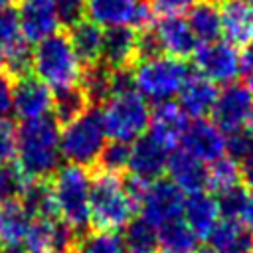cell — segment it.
<instances>
[{
  "instance_id": "3957f363",
  "label": "cell",
  "mask_w": 253,
  "mask_h": 253,
  "mask_svg": "<svg viewBox=\"0 0 253 253\" xmlns=\"http://www.w3.org/2000/svg\"><path fill=\"white\" fill-rule=\"evenodd\" d=\"M32 69L36 77L53 91L79 85L83 75V63L75 53L69 36L57 32L36 43V49L32 51Z\"/></svg>"
},
{
  "instance_id": "db71d44e",
  "label": "cell",
  "mask_w": 253,
  "mask_h": 253,
  "mask_svg": "<svg viewBox=\"0 0 253 253\" xmlns=\"http://www.w3.org/2000/svg\"><path fill=\"white\" fill-rule=\"evenodd\" d=\"M249 253H253V249H251V251H249Z\"/></svg>"
},
{
  "instance_id": "7c38bea8",
  "label": "cell",
  "mask_w": 253,
  "mask_h": 253,
  "mask_svg": "<svg viewBox=\"0 0 253 253\" xmlns=\"http://www.w3.org/2000/svg\"><path fill=\"white\" fill-rule=\"evenodd\" d=\"M253 111V91L241 83H229L219 93L211 107V123L221 132H231L247 126Z\"/></svg>"
},
{
  "instance_id": "11a10c76",
  "label": "cell",
  "mask_w": 253,
  "mask_h": 253,
  "mask_svg": "<svg viewBox=\"0 0 253 253\" xmlns=\"http://www.w3.org/2000/svg\"><path fill=\"white\" fill-rule=\"evenodd\" d=\"M0 247H2V245H0Z\"/></svg>"
},
{
  "instance_id": "d6986e66",
  "label": "cell",
  "mask_w": 253,
  "mask_h": 253,
  "mask_svg": "<svg viewBox=\"0 0 253 253\" xmlns=\"http://www.w3.org/2000/svg\"><path fill=\"white\" fill-rule=\"evenodd\" d=\"M188 117L186 113L178 107V103L172 101H164L154 105V109L150 111V121H148V134L152 138H156L160 144H164L168 150H174L186 128H188Z\"/></svg>"
},
{
  "instance_id": "f35d334b",
  "label": "cell",
  "mask_w": 253,
  "mask_h": 253,
  "mask_svg": "<svg viewBox=\"0 0 253 253\" xmlns=\"http://www.w3.org/2000/svg\"><path fill=\"white\" fill-rule=\"evenodd\" d=\"M249 152H253V128L249 125L225 134V156L239 162Z\"/></svg>"
},
{
  "instance_id": "7bdbcfd3",
  "label": "cell",
  "mask_w": 253,
  "mask_h": 253,
  "mask_svg": "<svg viewBox=\"0 0 253 253\" xmlns=\"http://www.w3.org/2000/svg\"><path fill=\"white\" fill-rule=\"evenodd\" d=\"M12 93H14V83L12 77L6 71H0V123H8L12 111Z\"/></svg>"
},
{
  "instance_id": "e0dca14e",
  "label": "cell",
  "mask_w": 253,
  "mask_h": 253,
  "mask_svg": "<svg viewBox=\"0 0 253 253\" xmlns=\"http://www.w3.org/2000/svg\"><path fill=\"white\" fill-rule=\"evenodd\" d=\"M53 93L34 75L16 77L14 93H12V111L22 121H32L45 117L51 111Z\"/></svg>"
},
{
  "instance_id": "d590c367",
  "label": "cell",
  "mask_w": 253,
  "mask_h": 253,
  "mask_svg": "<svg viewBox=\"0 0 253 253\" xmlns=\"http://www.w3.org/2000/svg\"><path fill=\"white\" fill-rule=\"evenodd\" d=\"M128 150H130V144L126 142H119V140L107 142L95 162L99 164V172L121 174L128 164Z\"/></svg>"
},
{
  "instance_id": "5b68a950",
  "label": "cell",
  "mask_w": 253,
  "mask_h": 253,
  "mask_svg": "<svg viewBox=\"0 0 253 253\" xmlns=\"http://www.w3.org/2000/svg\"><path fill=\"white\" fill-rule=\"evenodd\" d=\"M188 75L190 69L182 59L164 53L138 57L130 69L134 91L154 105L176 97Z\"/></svg>"
},
{
  "instance_id": "681fc988",
  "label": "cell",
  "mask_w": 253,
  "mask_h": 253,
  "mask_svg": "<svg viewBox=\"0 0 253 253\" xmlns=\"http://www.w3.org/2000/svg\"><path fill=\"white\" fill-rule=\"evenodd\" d=\"M194 253H215V251H211L210 247H198Z\"/></svg>"
},
{
  "instance_id": "ee69618b",
  "label": "cell",
  "mask_w": 253,
  "mask_h": 253,
  "mask_svg": "<svg viewBox=\"0 0 253 253\" xmlns=\"http://www.w3.org/2000/svg\"><path fill=\"white\" fill-rule=\"evenodd\" d=\"M239 75L243 79V85L253 91V40L245 43V49L239 55Z\"/></svg>"
},
{
  "instance_id": "f5cc1de1",
  "label": "cell",
  "mask_w": 253,
  "mask_h": 253,
  "mask_svg": "<svg viewBox=\"0 0 253 253\" xmlns=\"http://www.w3.org/2000/svg\"><path fill=\"white\" fill-rule=\"evenodd\" d=\"M140 253H156V251H140Z\"/></svg>"
},
{
  "instance_id": "1f68e13d",
  "label": "cell",
  "mask_w": 253,
  "mask_h": 253,
  "mask_svg": "<svg viewBox=\"0 0 253 253\" xmlns=\"http://www.w3.org/2000/svg\"><path fill=\"white\" fill-rule=\"evenodd\" d=\"M89 107V101L83 93V89L79 85L75 87H67V89H59L53 93V101H51V111H53V119L57 123H69L71 119L79 117L85 109Z\"/></svg>"
},
{
  "instance_id": "603a6c76",
  "label": "cell",
  "mask_w": 253,
  "mask_h": 253,
  "mask_svg": "<svg viewBox=\"0 0 253 253\" xmlns=\"http://www.w3.org/2000/svg\"><path fill=\"white\" fill-rule=\"evenodd\" d=\"M217 87L200 73H190L178 93V107L192 119H204L211 113L217 99Z\"/></svg>"
},
{
  "instance_id": "7402d4cb",
  "label": "cell",
  "mask_w": 253,
  "mask_h": 253,
  "mask_svg": "<svg viewBox=\"0 0 253 253\" xmlns=\"http://www.w3.org/2000/svg\"><path fill=\"white\" fill-rule=\"evenodd\" d=\"M221 219L215 196L208 194L206 190L188 194L184 198L182 208V221L190 227V231L198 239H208L210 231L215 227V223Z\"/></svg>"
},
{
  "instance_id": "8fae6325",
  "label": "cell",
  "mask_w": 253,
  "mask_h": 253,
  "mask_svg": "<svg viewBox=\"0 0 253 253\" xmlns=\"http://www.w3.org/2000/svg\"><path fill=\"white\" fill-rule=\"evenodd\" d=\"M0 65L6 67L10 77L28 75L32 69V51L12 8L0 10Z\"/></svg>"
},
{
  "instance_id": "816d5d0a",
  "label": "cell",
  "mask_w": 253,
  "mask_h": 253,
  "mask_svg": "<svg viewBox=\"0 0 253 253\" xmlns=\"http://www.w3.org/2000/svg\"><path fill=\"white\" fill-rule=\"evenodd\" d=\"M245 2H247V4L251 6V10H253V0H245Z\"/></svg>"
},
{
  "instance_id": "7a4b0ae2",
  "label": "cell",
  "mask_w": 253,
  "mask_h": 253,
  "mask_svg": "<svg viewBox=\"0 0 253 253\" xmlns=\"http://www.w3.org/2000/svg\"><path fill=\"white\" fill-rule=\"evenodd\" d=\"M136 204L119 174L99 172L91 178L89 225L103 231H119L132 219Z\"/></svg>"
},
{
  "instance_id": "8d00e7d4",
  "label": "cell",
  "mask_w": 253,
  "mask_h": 253,
  "mask_svg": "<svg viewBox=\"0 0 253 253\" xmlns=\"http://www.w3.org/2000/svg\"><path fill=\"white\" fill-rule=\"evenodd\" d=\"M215 202H217V210H219L221 217L239 219L241 213H243L245 202H247V190L237 184V186H233V188H229L225 192H219L215 196Z\"/></svg>"
},
{
  "instance_id": "836d02e7",
  "label": "cell",
  "mask_w": 253,
  "mask_h": 253,
  "mask_svg": "<svg viewBox=\"0 0 253 253\" xmlns=\"http://www.w3.org/2000/svg\"><path fill=\"white\" fill-rule=\"evenodd\" d=\"M123 241H125V247L130 249V253L154 251L156 241H158V231L154 225H150L142 217H136L125 225Z\"/></svg>"
},
{
  "instance_id": "f6af8a7d",
  "label": "cell",
  "mask_w": 253,
  "mask_h": 253,
  "mask_svg": "<svg viewBox=\"0 0 253 253\" xmlns=\"http://www.w3.org/2000/svg\"><path fill=\"white\" fill-rule=\"evenodd\" d=\"M237 166H239V180L253 190V152H249L243 160H239Z\"/></svg>"
},
{
  "instance_id": "52a82bcc",
  "label": "cell",
  "mask_w": 253,
  "mask_h": 253,
  "mask_svg": "<svg viewBox=\"0 0 253 253\" xmlns=\"http://www.w3.org/2000/svg\"><path fill=\"white\" fill-rule=\"evenodd\" d=\"M101 113L95 107H87L79 117L71 119L59 130V150L67 164L91 166L97 162L103 146L107 144Z\"/></svg>"
},
{
  "instance_id": "4dcf8cb0",
  "label": "cell",
  "mask_w": 253,
  "mask_h": 253,
  "mask_svg": "<svg viewBox=\"0 0 253 253\" xmlns=\"http://www.w3.org/2000/svg\"><path fill=\"white\" fill-rule=\"evenodd\" d=\"M125 249L126 247L123 235H119L117 231L95 229L83 233L69 253H125Z\"/></svg>"
},
{
  "instance_id": "f907efd6",
  "label": "cell",
  "mask_w": 253,
  "mask_h": 253,
  "mask_svg": "<svg viewBox=\"0 0 253 253\" xmlns=\"http://www.w3.org/2000/svg\"><path fill=\"white\" fill-rule=\"evenodd\" d=\"M251 128H253V111H251V117H249V123H247Z\"/></svg>"
},
{
  "instance_id": "ba28073f",
  "label": "cell",
  "mask_w": 253,
  "mask_h": 253,
  "mask_svg": "<svg viewBox=\"0 0 253 253\" xmlns=\"http://www.w3.org/2000/svg\"><path fill=\"white\" fill-rule=\"evenodd\" d=\"M184 198L186 196L170 180L158 178L144 184L136 202V211H140L144 221L158 229L164 223L182 219Z\"/></svg>"
},
{
  "instance_id": "277c9868",
  "label": "cell",
  "mask_w": 253,
  "mask_h": 253,
  "mask_svg": "<svg viewBox=\"0 0 253 253\" xmlns=\"http://www.w3.org/2000/svg\"><path fill=\"white\" fill-rule=\"evenodd\" d=\"M49 190H51L55 215L63 219L77 233L85 231L89 225V196H91V176L87 168L77 164L59 166L51 174Z\"/></svg>"
},
{
  "instance_id": "e575fe53",
  "label": "cell",
  "mask_w": 253,
  "mask_h": 253,
  "mask_svg": "<svg viewBox=\"0 0 253 253\" xmlns=\"http://www.w3.org/2000/svg\"><path fill=\"white\" fill-rule=\"evenodd\" d=\"M239 184V166L229 156H221L208 166V188L215 194L225 192Z\"/></svg>"
},
{
  "instance_id": "60d3db41",
  "label": "cell",
  "mask_w": 253,
  "mask_h": 253,
  "mask_svg": "<svg viewBox=\"0 0 253 253\" xmlns=\"http://www.w3.org/2000/svg\"><path fill=\"white\" fill-rule=\"evenodd\" d=\"M200 0H150V12L160 18H174L190 12Z\"/></svg>"
},
{
  "instance_id": "8992f818",
  "label": "cell",
  "mask_w": 253,
  "mask_h": 253,
  "mask_svg": "<svg viewBox=\"0 0 253 253\" xmlns=\"http://www.w3.org/2000/svg\"><path fill=\"white\" fill-rule=\"evenodd\" d=\"M99 113L107 138L126 144L140 138L150 121L148 101L134 89L111 93L103 101V109Z\"/></svg>"
},
{
  "instance_id": "ac0fdd59",
  "label": "cell",
  "mask_w": 253,
  "mask_h": 253,
  "mask_svg": "<svg viewBox=\"0 0 253 253\" xmlns=\"http://www.w3.org/2000/svg\"><path fill=\"white\" fill-rule=\"evenodd\" d=\"M180 144L182 150H186L204 164L225 156V134L206 117L194 119V123L188 125Z\"/></svg>"
},
{
  "instance_id": "484cf974",
  "label": "cell",
  "mask_w": 253,
  "mask_h": 253,
  "mask_svg": "<svg viewBox=\"0 0 253 253\" xmlns=\"http://www.w3.org/2000/svg\"><path fill=\"white\" fill-rule=\"evenodd\" d=\"M34 217L20 204V200L0 204V245L24 243Z\"/></svg>"
},
{
  "instance_id": "74e56055",
  "label": "cell",
  "mask_w": 253,
  "mask_h": 253,
  "mask_svg": "<svg viewBox=\"0 0 253 253\" xmlns=\"http://www.w3.org/2000/svg\"><path fill=\"white\" fill-rule=\"evenodd\" d=\"M26 176L20 172V168L16 164H0V204L2 202H12L18 200L24 184H26Z\"/></svg>"
},
{
  "instance_id": "30bf717a",
  "label": "cell",
  "mask_w": 253,
  "mask_h": 253,
  "mask_svg": "<svg viewBox=\"0 0 253 253\" xmlns=\"http://www.w3.org/2000/svg\"><path fill=\"white\" fill-rule=\"evenodd\" d=\"M194 63L200 75L213 85H229L239 75V53L235 45L225 40H215L196 47Z\"/></svg>"
},
{
  "instance_id": "f1b7e54d",
  "label": "cell",
  "mask_w": 253,
  "mask_h": 253,
  "mask_svg": "<svg viewBox=\"0 0 253 253\" xmlns=\"http://www.w3.org/2000/svg\"><path fill=\"white\" fill-rule=\"evenodd\" d=\"M158 241L160 253H194L198 249V237L190 231V227L182 221H170L160 225L158 229Z\"/></svg>"
},
{
  "instance_id": "2e32d148",
  "label": "cell",
  "mask_w": 253,
  "mask_h": 253,
  "mask_svg": "<svg viewBox=\"0 0 253 253\" xmlns=\"http://www.w3.org/2000/svg\"><path fill=\"white\" fill-rule=\"evenodd\" d=\"M18 24L28 43H38L53 36L59 28V18L53 0H20Z\"/></svg>"
},
{
  "instance_id": "7dc6e473",
  "label": "cell",
  "mask_w": 253,
  "mask_h": 253,
  "mask_svg": "<svg viewBox=\"0 0 253 253\" xmlns=\"http://www.w3.org/2000/svg\"><path fill=\"white\" fill-rule=\"evenodd\" d=\"M0 253H30V251L24 247V243H16V245H2Z\"/></svg>"
},
{
  "instance_id": "bcb514c9",
  "label": "cell",
  "mask_w": 253,
  "mask_h": 253,
  "mask_svg": "<svg viewBox=\"0 0 253 253\" xmlns=\"http://www.w3.org/2000/svg\"><path fill=\"white\" fill-rule=\"evenodd\" d=\"M239 221L245 225V229L253 235V192L247 194V202H245V208H243V213L239 217Z\"/></svg>"
},
{
  "instance_id": "f546056e",
  "label": "cell",
  "mask_w": 253,
  "mask_h": 253,
  "mask_svg": "<svg viewBox=\"0 0 253 253\" xmlns=\"http://www.w3.org/2000/svg\"><path fill=\"white\" fill-rule=\"evenodd\" d=\"M20 204L28 210V213L36 217H53V200L47 180H26L24 190L20 194Z\"/></svg>"
},
{
  "instance_id": "5bb4252c",
  "label": "cell",
  "mask_w": 253,
  "mask_h": 253,
  "mask_svg": "<svg viewBox=\"0 0 253 253\" xmlns=\"http://www.w3.org/2000/svg\"><path fill=\"white\" fill-rule=\"evenodd\" d=\"M152 43L156 53H164L176 59H186L190 55H194L198 42L188 26L186 20H182L180 16L174 18H160L154 26H148Z\"/></svg>"
},
{
  "instance_id": "9a60e30c",
  "label": "cell",
  "mask_w": 253,
  "mask_h": 253,
  "mask_svg": "<svg viewBox=\"0 0 253 253\" xmlns=\"http://www.w3.org/2000/svg\"><path fill=\"white\" fill-rule=\"evenodd\" d=\"M172 150H168L164 144H160L150 134H142L134 142H130L128 150V164L126 170L130 172V178L152 182L162 176L168 164V156Z\"/></svg>"
},
{
  "instance_id": "ffe728a7",
  "label": "cell",
  "mask_w": 253,
  "mask_h": 253,
  "mask_svg": "<svg viewBox=\"0 0 253 253\" xmlns=\"http://www.w3.org/2000/svg\"><path fill=\"white\" fill-rule=\"evenodd\" d=\"M166 172L170 182L186 196L202 192L208 186V166L182 148L170 152Z\"/></svg>"
},
{
  "instance_id": "4316f807",
  "label": "cell",
  "mask_w": 253,
  "mask_h": 253,
  "mask_svg": "<svg viewBox=\"0 0 253 253\" xmlns=\"http://www.w3.org/2000/svg\"><path fill=\"white\" fill-rule=\"evenodd\" d=\"M188 26L198 43H210L219 40L221 22H219V6L213 0H200L188 12Z\"/></svg>"
},
{
  "instance_id": "83f0119b",
  "label": "cell",
  "mask_w": 253,
  "mask_h": 253,
  "mask_svg": "<svg viewBox=\"0 0 253 253\" xmlns=\"http://www.w3.org/2000/svg\"><path fill=\"white\" fill-rule=\"evenodd\" d=\"M69 42L79 55L81 63L85 65H95L101 61V51H103V30L89 22L83 20L77 26L69 28Z\"/></svg>"
},
{
  "instance_id": "d4e9b609",
  "label": "cell",
  "mask_w": 253,
  "mask_h": 253,
  "mask_svg": "<svg viewBox=\"0 0 253 253\" xmlns=\"http://www.w3.org/2000/svg\"><path fill=\"white\" fill-rule=\"evenodd\" d=\"M208 243L215 253H249L253 249V235L239 219L221 217L210 231Z\"/></svg>"
},
{
  "instance_id": "4fadbf2b",
  "label": "cell",
  "mask_w": 253,
  "mask_h": 253,
  "mask_svg": "<svg viewBox=\"0 0 253 253\" xmlns=\"http://www.w3.org/2000/svg\"><path fill=\"white\" fill-rule=\"evenodd\" d=\"M77 241V231L59 217H36L24 239L30 253H69Z\"/></svg>"
},
{
  "instance_id": "b9f144b4",
  "label": "cell",
  "mask_w": 253,
  "mask_h": 253,
  "mask_svg": "<svg viewBox=\"0 0 253 253\" xmlns=\"http://www.w3.org/2000/svg\"><path fill=\"white\" fill-rule=\"evenodd\" d=\"M16 156V130L8 123H0V164H10Z\"/></svg>"
},
{
  "instance_id": "6da1fadb",
  "label": "cell",
  "mask_w": 253,
  "mask_h": 253,
  "mask_svg": "<svg viewBox=\"0 0 253 253\" xmlns=\"http://www.w3.org/2000/svg\"><path fill=\"white\" fill-rule=\"evenodd\" d=\"M14 160L28 180H47L61 160L59 123L49 115L22 121L16 130Z\"/></svg>"
},
{
  "instance_id": "d6a6232c",
  "label": "cell",
  "mask_w": 253,
  "mask_h": 253,
  "mask_svg": "<svg viewBox=\"0 0 253 253\" xmlns=\"http://www.w3.org/2000/svg\"><path fill=\"white\" fill-rule=\"evenodd\" d=\"M111 71L113 69H109L101 61L83 69L79 87L83 89L89 103H101L111 95Z\"/></svg>"
},
{
  "instance_id": "ab89813d",
  "label": "cell",
  "mask_w": 253,
  "mask_h": 253,
  "mask_svg": "<svg viewBox=\"0 0 253 253\" xmlns=\"http://www.w3.org/2000/svg\"><path fill=\"white\" fill-rule=\"evenodd\" d=\"M53 2L61 26L73 28L85 20V12H87L85 0H53Z\"/></svg>"
},
{
  "instance_id": "44dd1931",
  "label": "cell",
  "mask_w": 253,
  "mask_h": 253,
  "mask_svg": "<svg viewBox=\"0 0 253 253\" xmlns=\"http://www.w3.org/2000/svg\"><path fill=\"white\" fill-rule=\"evenodd\" d=\"M138 57V32L132 28H109L103 32L101 63L109 69H125Z\"/></svg>"
},
{
  "instance_id": "cb8c5ba5",
  "label": "cell",
  "mask_w": 253,
  "mask_h": 253,
  "mask_svg": "<svg viewBox=\"0 0 253 253\" xmlns=\"http://www.w3.org/2000/svg\"><path fill=\"white\" fill-rule=\"evenodd\" d=\"M221 34L233 45L253 40V10L245 0H223L219 8Z\"/></svg>"
},
{
  "instance_id": "c3c4849f",
  "label": "cell",
  "mask_w": 253,
  "mask_h": 253,
  "mask_svg": "<svg viewBox=\"0 0 253 253\" xmlns=\"http://www.w3.org/2000/svg\"><path fill=\"white\" fill-rule=\"evenodd\" d=\"M14 2H16V0H0V10H6V8H10Z\"/></svg>"
},
{
  "instance_id": "9c48e42d",
  "label": "cell",
  "mask_w": 253,
  "mask_h": 253,
  "mask_svg": "<svg viewBox=\"0 0 253 253\" xmlns=\"http://www.w3.org/2000/svg\"><path fill=\"white\" fill-rule=\"evenodd\" d=\"M89 22L99 28L146 30L152 24V12L142 0H87Z\"/></svg>"
}]
</instances>
